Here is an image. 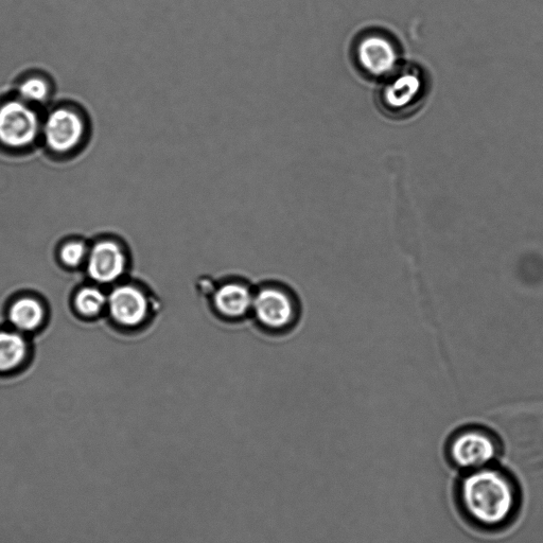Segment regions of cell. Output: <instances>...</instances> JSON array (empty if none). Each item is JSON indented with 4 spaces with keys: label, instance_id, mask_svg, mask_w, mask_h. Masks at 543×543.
Here are the masks:
<instances>
[{
    "label": "cell",
    "instance_id": "6da1fadb",
    "mask_svg": "<svg viewBox=\"0 0 543 543\" xmlns=\"http://www.w3.org/2000/svg\"><path fill=\"white\" fill-rule=\"evenodd\" d=\"M488 420L507 466L523 476L543 469V404L501 408Z\"/></svg>",
    "mask_w": 543,
    "mask_h": 543
},
{
    "label": "cell",
    "instance_id": "7a4b0ae2",
    "mask_svg": "<svg viewBox=\"0 0 543 543\" xmlns=\"http://www.w3.org/2000/svg\"><path fill=\"white\" fill-rule=\"evenodd\" d=\"M463 511L480 527L495 529L509 522L518 506L515 484L501 471L481 469L461 484Z\"/></svg>",
    "mask_w": 543,
    "mask_h": 543
},
{
    "label": "cell",
    "instance_id": "3957f363",
    "mask_svg": "<svg viewBox=\"0 0 543 543\" xmlns=\"http://www.w3.org/2000/svg\"><path fill=\"white\" fill-rule=\"evenodd\" d=\"M430 92L425 70L412 63L400 66L382 80L376 93L378 109L392 119H406L424 107Z\"/></svg>",
    "mask_w": 543,
    "mask_h": 543
},
{
    "label": "cell",
    "instance_id": "277c9868",
    "mask_svg": "<svg viewBox=\"0 0 543 543\" xmlns=\"http://www.w3.org/2000/svg\"><path fill=\"white\" fill-rule=\"evenodd\" d=\"M90 134L91 122L76 105H58L43 118L41 138L45 149L54 156L77 153Z\"/></svg>",
    "mask_w": 543,
    "mask_h": 543
},
{
    "label": "cell",
    "instance_id": "5b68a950",
    "mask_svg": "<svg viewBox=\"0 0 543 543\" xmlns=\"http://www.w3.org/2000/svg\"><path fill=\"white\" fill-rule=\"evenodd\" d=\"M352 60L363 77L382 81L400 66V48L391 33L365 30L353 43Z\"/></svg>",
    "mask_w": 543,
    "mask_h": 543
},
{
    "label": "cell",
    "instance_id": "8992f818",
    "mask_svg": "<svg viewBox=\"0 0 543 543\" xmlns=\"http://www.w3.org/2000/svg\"><path fill=\"white\" fill-rule=\"evenodd\" d=\"M43 119L20 98L0 100V148L11 153L32 149L42 134Z\"/></svg>",
    "mask_w": 543,
    "mask_h": 543
},
{
    "label": "cell",
    "instance_id": "52a82bcc",
    "mask_svg": "<svg viewBox=\"0 0 543 543\" xmlns=\"http://www.w3.org/2000/svg\"><path fill=\"white\" fill-rule=\"evenodd\" d=\"M497 446V437L492 430L469 427L452 437L448 452L458 467L478 469L495 458Z\"/></svg>",
    "mask_w": 543,
    "mask_h": 543
},
{
    "label": "cell",
    "instance_id": "ba28073f",
    "mask_svg": "<svg viewBox=\"0 0 543 543\" xmlns=\"http://www.w3.org/2000/svg\"><path fill=\"white\" fill-rule=\"evenodd\" d=\"M258 322L269 329H283L294 317L290 296L277 288H265L254 296L253 308Z\"/></svg>",
    "mask_w": 543,
    "mask_h": 543
},
{
    "label": "cell",
    "instance_id": "9c48e42d",
    "mask_svg": "<svg viewBox=\"0 0 543 543\" xmlns=\"http://www.w3.org/2000/svg\"><path fill=\"white\" fill-rule=\"evenodd\" d=\"M109 307L113 319L125 327L143 324L150 311L148 297L134 286L116 288L109 297Z\"/></svg>",
    "mask_w": 543,
    "mask_h": 543
},
{
    "label": "cell",
    "instance_id": "30bf717a",
    "mask_svg": "<svg viewBox=\"0 0 543 543\" xmlns=\"http://www.w3.org/2000/svg\"><path fill=\"white\" fill-rule=\"evenodd\" d=\"M126 262V256L118 244L110 241L100 242L90 255L89 272L97 282L109 284L125 272Z\"/></svg>",
    "mask_w": 543,
    "mask_h": 543
},
{
    "label": "cell",
    "instance_id": "8fae6325",
    "mask_svg": "<svg viewBox=\"0 0 543 543\" xmlns=\"http://www.w3.org/2000/svg\"><path fill=\"white\" fill-rule=\"evenodd\" d=\"M254 295L247 286L229 283L214 295L216 310L226 319H240L253 308Z\"/></svg>",
    "mask_w": 543,
    "mask_h": 543
},
{
    "label": "cell",
    "instance_id": "7c38bea8",
    "mask_svg": "<svg viewBox=\"0 0 543 543\" xmlns=\"http://www.w3.org/2000/svg\"><path fill=\"white\" fill-rule=\"evenodd\" d=\"M16 97L32 105V107H43L54 94L52 82L41 72L28 73L16 82Z\"/></svg>",
    "mask_w": 543,
    "mask_h": 543
},
{
    "label": "cell",
    "instance_id": "4fadbf2b",
    "mask_svg": "<svg viewBox=\"0 0 543 543\" xmlns=\"http://www.w3.org/2000/svg\"><path fill=\"white\" fill-rule=\"evenodd\" d=\"M25 340L11 332H0V371H10L26 356Z\"/></svg>",
    "mask_w": 543,
    "mask_h": 543
},
{
    "label": "cell",
    "instance_id": "5bb4252c",
    "mask_svg": "<svg viewBox=\"0 0 543 543\" xmlns=\"http://www.w3.org/2000/svg\"><path fill=\"white\" fill-rule=\"evenodd\" d=\"M42 306L33 300L24 299L15 303L10 311L12 324L21 330H33L43 321Z\"/></svg>",
    "mask_w": 543,
    "mask_h": 543
},
{
    "label": "cell",
    "instance_id": "9a60e30c",
    "mask_svg": "<svg viewBox=\"0 0 543 543\" xmlns=\"http://www.w3.org/2000/svg\"><path fill=\"white\" fill-rule=\"evenodd\" d=\"M77 308L85 315H95L104 307L107 300L103 293L94 288H86L77 296Z\"/></svg>",
    "mask_w": 543,
    "mask_h": 543
},
{
    "label": "cell",
    "instance_id": "2e32d148",
    "mask_svg": "<svg viewBox=\"0 0 543 543\" xmlns=\"http://www.w3.org/2000/svg\"><path fill=\"white\" fill-rule=\"evenodd\" d=\"M85 247L80 242L68 243L62 249L61 257L66 265L78 266L85 256Z\"/></svg>",
    "mask_w": 543,
    "mask_h": 543
}]
</instances>
